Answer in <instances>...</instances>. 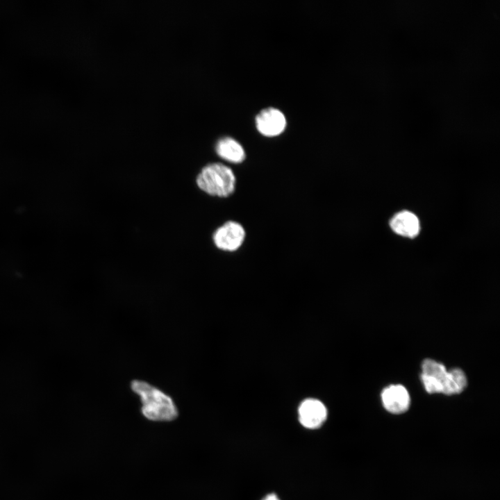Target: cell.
Segmentation results:
<instances>
[{
  "label": "cell",
  "instance_id": "obj_6",
  "mask_svg": "<svg viewBox=\"0 0 500 500\" xmlns=\"http://www.w3.org/2000/svg\"><path fill=\"white\" fill-rule=\"evenodd\" d=\"M381 400L384 408L393 414L406 412L410 404L408 392L401 385H390L381 392Z\"/></svg>",
  "mask_w": 500,
  "mask_h": 500
},
{
  "label": "cell",
  "instance_id": "obj_3",
  "mask_svg": "<svg viewBox=\"0 0 500 500\" xmlns=\"http://www.w3.org/2000/svg\"><path fill=\"white\" fill-rule=\"evenodd\" d=\"M235 181L233 170L220 162L206 165L196 178L199 189L209 195L218 197H227L233 194Z\"/></svg>",
  "mask_w": 500,
  "mask_h": 500
},
{
  "label": "cell",
  "instance_id": "obj_8",
  "mask_svg": "<svg viewBox=\"0 0 500 500\" xmlns=\"http://www.w3.org/2000/svg\"><path fill=\"white\" fill-rule=\"evenodd\" d=\"M215 151L220 158L233 163L242 162L246 157L245 151L241 144L229 136L222 137L217 140Z\"/></svg>",
  "mask_w": 500,
  "mask_h": 500
},
{
  "label": "cell",
  "instance_id": "obj_9",
  "mask_svg": "<svg viewBox=\"0 0 500 500\" xmlns=\"http://www.w3.org/2000/svg\"><path fill=\"white\" fill-rule=\"evenodd\" d=\"M390 225L397 233L410 238L416 236L419 229L418 219L414 214L408 211L395 215L391 220Z\"/></svg>",
  "mask_w": 500,
  "mask_h": 500
},
{
  "label": "cell",
  "instance_id": "obj_7",
  "mask_svg": "<svg viewBox=\"0 0 500 500\" xmlns=\"http://www.w3.org/2000/svg\"><path fill=\"white\" fill-rule=\"evenodd\" d=\"M327 410L319 400L309 399L303 401L299 408L301 424L308 428H319L326 420Z\"/></svg>",
  "mask_w": 500,
  "mask_h": 500
},
{
  "label": "cell",
  "instance_id": "obj_5",
  "mask_svg": "<svg viewBox=\"0 0 500 500\" xmlns=\"http://www.w3.org/2000/svg\"><path fill=\"white\" fill-rule=\"evenodd\" d=\"M258 131L267 137L281 134L286 126V118L278 108L269 107L261 110L256 117Z\"/></svg>",
  "mask_w": 500,
  "mask_h": 500
},
{
  "label": "cell",
  "instance_id": "obj_10",
  "mask_svg": "<svg viewBox=\"0 0 500 500\" xmlns=\"http://www.w3.org/2000/svg\"><path fill=\"white\" fill-rule=\"evenodd\" d=\"M262 500H279L275 494H269L267 495Z\"/></svg>",
  "mask_w": 500,
  "mask_h": 500
},
{
  "label": "cell",
  "instance_id": "obj_2",
  "mask_svg": "<svg viewBox=\"0 0 500 500\" xmlns=\"http://www.w3.org/2000/svg\"><path fill=\"white\" fill-rule=\"evenodd\" d=\"M131 388L140 397L142 413L147 419L169 422L178 417V409L173 399L158 388L140 380H133Z\"/></svg>",
  "mask_w": 500,
  "mask_h": 500
},
{
  "label": "cell",
  "instance_id": "obj_1",
  "mask_svg": "<svg viewBox=\"0 0 500 500\" xmlns=\"http://www.w3.org/2000/svg\"><path fill=\"white\" fill-rule=\"evenodd\" d=\"M422 370L423 385L430 394H457L462 392L467 384V377L461 369L447 371L443 364L432 359L423 361Z\"/></svg>",
  "mask_w": 500,
  "mask_h": 500
},
{
  "label": "cell",
  "instance_id": "obj_4",
  "mask_svg": "<svg viewBox=\"0 0 500 500\" xmlns=\"http://www.w3.org/2000/svg\"><path fill=\"white\" fill-rule=\"evenodd\" d=\"M245 235V231L240 224L228 221L215 231L212 239L218 249L233 251L241 247L244 242Z\"/></svg>",
  "mask_w": 500,
  "mask_h": 500
}]
</instances>
